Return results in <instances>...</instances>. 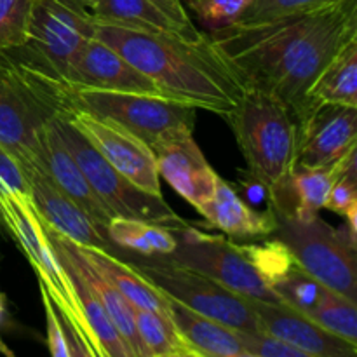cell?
<instances>
[{
	"instance_id": "cell-30",
	"label": "cell",
	"mask_w": 357,
	"mask_h": 357,
	"mask_svg": "<svg viewBox=\"0 0 357 357\" xmlns=\"http://www.w3.org/2000/svg\"><path fill=\"white\" fill-rule=\"evenodd\" d=\"M33 2L35 0H0V51L26 44Z\"/></svg>"
},
{
	"instance_id": "cell-39",
	"label": "cell",
	"mask_w": 357,
	"mask_h": 357,
	"mask_svg": "<svg viewBox=\"0 0 357 357\" xmlns=\"http://www.w3.org/2000/svg\"><path fill=\"white\" fill-rule=\"evenodd\" d=\"M159 357H202V356L197 354V352L190 351V349H185V351L169 352V354H164V356H159Z\"/></svg>"
},
{
	"instance_id": "cell-3",
	"label": "cell",
	"mask_w": 357,
	"mask_h": 357,
	"mask_svg": "<svg viewBox=\"0 0 357 357\" xmlns=\"http://www.w3.org/2000/svg\"><path fill=\"white\" fill-rule=\"evenodd\" d=\"M73 108L72 86L24 45L0 51V146L21 169L47 171L45 126Z\"/></svg>"
},
{
	"instance_id": "cell-15",
	"label": "cell",
	"mask_w": 357,
	"mask_h": 357,
	"mask_svg": "<svg viewBox=\"0 0 357 357\" xmlns=\"http://www.w3.org/2000/svg\"><path fill=\"white\" fill-rule=\"evenodd\" d=\"M357 149V108L317 105L298 128L296 166L321 169Z\"/></svg>"
},
{
	"instance_id": "cell-25",
	"label": "cell",
	"mask_w": 357,
	"mask_h": 357,
	"mask_svg": "<svg viewBox=\"0 0 357 357\" xmlns=\"http://www.w3.org/2000/svg\"><path fill=\"white\" fill-rule=\"evenodd\" d=\"M107 237L122 251L146 258L167 257L176 250L178 244L173 230L122 216H114L108 222Z\"/></svg>"
},
{
	"instance_id": "cell-12",
	"label": "cell",
	"mask_w": 357,
	"mask_h": 357,
	"mask_svg": "<svg viewBox=\"0 0 357 357\" xmlns=\"http://www.w3.org/2000/svg\"><path fill=\"white\" fill-rule=\"evenodd\" d=\"M63 117L68 119L96 152L122 176L149 194L162 195L155 155L146 143L126 131L117 122L98 117L82 108L75 107L72 114Z\"/></svg>"
},
{
	"instance_id": "cell-7",
	"label": "cell",
	"mask_w": 357,
	"mask_h": 357,
	"mask_svg": "<svg viewBox=\"0 0 357 357\" xmlns=\"http://www.w3.org/2000/svg\"><path fill=\"white\" fill-rule=\"evenodd\" d=\"M54 124L94 194L112 215L142 220L169 230H178L187 225L167 206L162 195H152L142 190L128 178L122 176L117 169H114L68 119L56 117Z\"/></svg>"
},
{
	"instance_id": "cell-28",
	"label": "cell",
	"mask_w": 357,
	"mask_h": 357,
	"mask_svg": "<svg viewBox=\"0 0 357 357\" xmlns=\"http://www.w3.org/2000/svg\"><path fill=\"white\" fill-rule=\"evenodd\" d=\"M271 289L282 303L300 310L302 314H307L316 305L323 286L316 279L310 278L305 271H302L296 261H293L271 282Z\"/></svg>"
},
{
	"instance_id": "cell-35",
	"label": "cell",
	"mask_w": 357,
	"mask_h": 357,
	"mask_svg": "<svg viewBox=\"0 0 357 357\" xmlns=\"http://www.w3.org/2000/svg\"><path fill=\"white\" fill-rule=\"evenodd\" d=\"M0 185L13 192V194L31 197L30 185L24 178L23 169L16 162V159L9 155L2 146H0Z\"/></svg>"
},
{
	"instance_id": "cell-9",
	"label": "cell",
	"mask_w": 357,
	"mask_h": 357,
	"mask_svg": "<svg viewBox=\"0 0 357 357\" xmlns=\"http://www.w3.org/2000/svg\"><path fill=\"white\" fill-rule=\"evenodd\" d=\"M128 264H131V267L150 284L155 286L160 293L176 300L194 312L243 333L260 331L251 300L230 291L220 282L199 272L164 264L153 258H149L146 264H142L132 257Z\"/></svg>"
},
{
	"instance_id": "cell-32",
	"label": "cell",
	"mask_w": 357,
	"mask_h": 357,
	"mask_svg": "<svg viewBox=\"0 0 357 357\" xmlns=\"http://www.w3.org/2000/svg\"><path fill=\"white\" fill-rule=\"evenodd\" d=\"M253 0H194L185 6L202 24L211 30L230 26Z\"/></svg>"
},
{
	"instance_id": "cell-36",
	"label": "cell",
	"mask_w": 357,
	"mask_h": 357,
	"mask_svg": "<svg viewBox=\"0 0 357 357\" xmlns=\"http://www.w3.org/2000/svg\"><path fill=\"white\" fill-rule=\"evenodd\" d=\"M61 324H63V331H65V337L66 342H68V347H70V356L72 357H96L94 352L91 351L89 345L86 344L82 337H80L79 331L72 326L66 319L61 317Z\"/></svg>"
},
{
	"instance_id": "cell-42",
	"label": "cell",
	"mask_w": 357,
	"mask_h": 357,
	"mask_svg": "<svg viewBox=\"0 0 357 357\" xmlns=\"http://www.w3.org/2000/svg\"><path fill=\"white\" fill-rule=\"evenodd\" d=\"M181 2H183V6H187L188 2H194V0H181Z\"/></svg>"
},
{
	"instance_id": "cell-20",
	"label": "cell",
	"mask_w": 357,
	"mask_h": 357,
	"mask_svg": "<svg viewBox=\"0 0 357 357\" xmlns=\"http://www.w3.org/2000/svg\"><path fill=\"white\" fill-rule=\"evenodd\" d=\"M354 159H357V149L349 152L340 162L330 167L307 169V167L296 166L289 174L282 197L279 199L278 204L271 208L278 213L295 216L300 222H310L317 218L321 209H324L333 183L344 173L349 162Z\"/></svg>"
},
{
	"instance_id": "cell-5",
	"label": "cell",
	"mask_w": 357,
	"mask_h": 357,
	"mask_svg": "<svg viewBox=\"0 0 357 357\" xmlns=\"http://www.w3.org/2000/svg\"><path fill=\"white\" fill-rule=\"evenodd\" d=\"M275 213V239L281 241L302 271L357 303L356 241L345 230L328 225L323 218L300 222L286 213Z\"/></svg>"
},
{
	"instance_id": "cell-34",
	"label": "cell",
	"mask_w": 357,
	"mask_h": 357,
	"mask_svg": "<svg viewBox=\"0 0 357 357\" xmlns=\"http://www.w3.org/2000/svg\"><path fill=\"white\" fill-rule=\"evenodd\" d=\"M40 284V282H38ZM40 296L42 305L45 312V331H47V347L51 352V357H72L70 356L68 342H66L65 331H63L61 316L56 310L47 289L40 284Z\"/></svg>"
},
{
	"instance_id": "cell-43",
	"label": "cell",
	"mask_w": 357,
	"mask_h": 357,
	"mask_svg": "<svg viewBox=\"0 0 357 357\" xmlns=\"http://www.w3.org/2000/svg\"><path fill=\"white\" fill-rule=\"evenodd\" d=\"M96 357H107V356H96Z\"/></svg>"
},
{
	"instance_id": "cell-40",
	"label": "cell",
	"mask_w": 357,
	"mask_h": 357,
	"mask_svg": "<svg viewBox=\"0 0 357 357\" xmlns=\"http://www.w3.org/2000/svg\"><path fill=\"white\" fill-rule=\"evenodd\" d=\"M79 2H80V3H82V6H86V7H87V9H89V10H93V9H94V7H96V6H98V3H100V2H101V0H79Z\"/></svg>"
},
{
	"instance_id": "cell-18",
	"label": "cell",
	"mask_w": 357,
	"mask_h": 357,
	"mask_svg": "<svg viewBox=\"0 0 357 357\" xmlns=\"http://www.w3.org/2000/svg\"><path fill=\"white\" fill-rule=\"evenodd\" d=\"M44 150H45V167L49 176L56 185L89 216L91 222L107 236V225L114 215L105 208L103 202L98 199L89 181L84 176L82 169L75 162L65 142L56 129L54 119L47 122L44 131Z\"/></svg>"
},
{
	"instance_id": "cell-6",
	"label": "cell",
	"mask_w": 357,
	"mask_h": 357,
	"mask_svg": "<svg viewBox=\"0 0 357 357\" xmlns=\"http://www.w3.org/2000/svg\"><path fill=\"white\" fill-rule=\"evenodd\" d=\"M173 234L178 241L176 250L153 260L199 272L251 302L282 303L253 264L244 244L209 236L188 223Z\"/></svg>"
},
{
	"instance_id": "cell-44",
	"label": "cell",
	"mask_w": 357,
	"mask_h": 357,
	"mask_svg": "<svg viewBox=\"0 0 357 357\" xmlns=\"http://www.w3.org/2000/svg\"><path fill=\"white\" fill-rule=\"evenodd\" d=\"M0 229H2V223H0Z\"/></svg>"
},
{
	"instance_id": "cell-4",
	"label": "cell",
	"mask_w": 357,
	"mask_h": 357,
	"mask_svg": "<svg viewBox=\"0 0 357 357\" xmlns=\"http://www.w3.org/2000/svg\"><path fill=\"white\" fill-rule=\"evenodd\" d=\"M225 119L250 174L278 204L296 167L298 124L281 101L253 89H244Z\"/></svg>"
},
{
	"instance_id": "cell-19",
	"label": "cell",
	"mask_w": 357,
	"mask_h": 357,
	"mask_svg": "<svg viewBox=\"0 0 357 357\" xmlns=\"http://www.w3.org/2000/svg\"><path fill=\"white\" fill-rule=\"evenodd\" d=\"M197 211L204 216L209 225L222 230L234 241L261 239L274 234L275 230L274 209L257 211L239 197L232 185L222 178H218L211 199Z\"/></svg>"
},
{
	"instance_id": "cell-26",
	"label": "cell",
	"mask_w": 357,
	"mask_h": 357,
	"mask_svg": "<svg viewBox=\"0 0 357 357\" xmlns=\"http://www.w3.org/2000/svg\"><path fill=\"white\" fill-rule=\"evenodd\" d=\"M330 333L357 345V303L323 288L316 305L305 314Z\"/></svg>"
},
{
	"instance_id": "cell-37",
	"label": "cell",
	"mask_w": 357,
	"mask_h": 357,
	"mask_svg": "<svg viewBox=\"0 0 357 357\" xmlns=\"http://www.w3.org/2000/svg\"><path fill=\"white\" fill-rule=\"evenodd\" d=\"M150 2L155 3L162 13H166L167 16H169L171 20L176 21V23L183 24V26H195V24L192 23L190 14L187 13V9H185L181 0H150Z\"/></svg>"
},
{
	"instance_id": "cell-29",
	"label": "cell",
	"mask_w": 357,
	"mask_h": 357,
	"mask_svg": "<svg viewBox=\"0 0 357 357\" xmlns=\"http://www.w3.org/2000/svg\"><path fill=\"white\" fill-rule=\"evenodd\" d=\"M342 0H253L234 24H255L326 9Z\"/></svg>"
},
{
	"instance_id": "cell-1",
	"label": "cell",
	"mask_w": 357,
	"mask_h": 357,
	"mask_svg": "<svg viewBox=\"0 0 357 357\" xmlns=\"http://www.w3.org/2000/svg\"><path fill=\"white\" fill-rule=\"evenodd\" d=\"M357 37V2L342 0L309 14L230 24L206 38L243 89L281 101L300 126L314 110L309 91L330 59Z\"/></svg>"
},
{
	"instance_id": "cell-8",
	"label": "cell",
	"mask_w": 357,
	"mask_h": 357,
	"mask_svg": "<svg viewBox=\"0 0 357 357\" xmlns=\"http://www.w3.org/2000/svg\"><path fill=\"white\" fill-rule=\"evenodd\" d=\"M0 223L28 258L38 282L47 289L56 310L79 333L86 331L79 298L72 281L58 260V255L49 243L47 230L28 195H17L0 185Z\"/></svg>"
},
{
	"instance_id": "cell-13",
	"label": "cell",
	"mask_w": 357,
	"mask_h": 357,
	"mask_svg": "<svg viewBox=\"0 0 357 357\" xmlns=\"http://www.w3.org/2000/svg\"><path fill=\"white\" fill-rule=\"evenodd\" d=\"M23 173L30 185L31 199L38 215L52 230L80 246L98 248L122 261L131 260V255L112 244V241L91 222L89 216L52 181L47 171L33 166L23 169Z\"/></svg>"
},
{
	"instance_id": "cell-27",
	"label": "cell",
	"mask_w": 357,
	"mask_h": 357,
	"mask_svg": "<svg viewBox=\"0 0 357 357\" xmlns=\"http://www.w3.org/2000/svg\"><path fill=\"white\" fill-rule=\"evenodd\" d=\"M132 317H135L139 340H142L143 347L146 349L150 357H159L169 354V352L188 349L187 344L178 335L173 321L166 314L132 307Z\"/></svg>"
},
{
	"instance_id": "cell-14",
	"label": "cell",
	"mask_w": 357,
	"mask_h": 357,
	"mask_svg": "<svg viewBox=\"0 0 357 357\" xmlns=\"http://www.w3.org/2000/svg\"><path fill=\"white\" fill-rule=\"evenodd\" d=\"M194 129H176L152 149L159 176L195 209L211 199L218 174L192 136Z\"/></svg>"
},
{
	"instance_id": "cell-23",
	"label": "cell",
	"mask_w": 357,
	"mask_h": 357,
	"mask_svg": "<svg viewBox=\"0 0 357 357\" xmlns=\"http://www.w3.org/2000/svg\"><path fill=\"white\" fill-rule=\"evenodd\" d=\"M77 250L86 258L87 264L96 268L132 307L153 310V312L167 316V302L164 293H160L143 275H139L131 267V264L119 260V258L112 257L107 251L98 250V248L77 244Z\"/></svg>"
},
{
	"instance_id": "cell-10",
	"label": "cell",
	"mask_w": 357,
	"mask_h": 357,
	"mask_svg": "<svg viewBox=\"0 0 357 357\" xmlns=\"http://www.w3.org/2000/svg\"><path fill=\"white\" fill-rule=\"evenodd\" d=\"M77 108L107 117L153 149L164 136L176 129H194L197 108L153 94L108 93L72 87Z\"/></svg>"
},
{
	"instance_id": "cell-22",
	"label": "cell",
	"mask_w": 357,
	"mask_h": 357,
	"mask_svg": "<svg viewBox=\"0 0 357 357\" xmlns=\"http://www.w3.org/2000/svg\"><path fill=\"white\" fill-rule=\"evenodd\" d=\"M166 302L167 316L190 351L202 357H227L244 351L239 331L201 316L169 296H166Z\"/></svg>"
},
{
	"instance_id": "cell-24",
	"label": "cell",
	"mask_w": 357,
	"mask_h": 357,
	"mask_svg": "<svg viewBox=\"0 0 357 357\" xmlns=\"http://www.w3.org/2000/svg\"><path fill=\"white\" fill-rule=\"evenodd\" d=\"M312 107L344 105L357 108V37L351 38L321 70L309 91Z\"/></svg>"
},
{
	"instance_id": "cell-16",
	"label": "cell",
	"mask_w": 357,
	"mask_h": 357,
	"mask_svg": "<svg viewBox=\"0 0 357 357\" xmlns=\"http://www.w3.org/2000/svg\"><path fill=\"white\" fill-rule=\"evenodd\" d=\"M65 79L70 86L79 89L162 96L159 87L145 73L98 38H91L82 45L70 63Z\"/></svg>"
},
{
	"instance_id": "cell-38",
	"label": "cell",
	"mask_w": 357,
	"mask_h": 357,
	"mask_svg": "<svg viewBox=\"0 0 357 357\" xmlns=\"http://www.w3.org/2000/svg\"><path fill=\"white\" fill-rule=\"evenodd\" d=\"M6 312H7V298H6V295L2 293V289H0V328H2L3 319H6ZM0 354H2L3 357H16V354H14V352L9 349V345L3 342L2 333H0Z\"/></svg>"
},
{
	"instance_id": "cell-11",
	"label": "cell",
	"mask_w": 357,
	"mask_h": 357,
	"mask_svg": "<svg viewBox=\"0 0 357 357\" xmlns=\"http://www.w3.org/2000/svg\"><path fill=\"white\" fill-rule=\"evenodd\" d=\"M94 31L96 21L79 0H35L24 47L65 79L72 59L94 38Z\"/></svg>"
},
{
	"instance_id": "cell-33",
	"label": "cell",
	"mask_w": 357,
	"mask_h": 357,
	"mask_svg": "<svg viewBox=\"0 0 357 357\" xmlns=\"http://www.w3.org/2000/svg\"><path fill=\"white\" fill-rule=\"evenodd\" d=\"M241 342H243L244 351L253 352L260 357H316L305 351L293 347L286 342L278 340L264 331H255V333H243L239 331Z\"/></svg>"
},
{
	"instance_id": "cell-21",
	"label": "cell",
	"mask_w": 357,
	"mask_h": 357,
	"mask_svg": "<svg viewBox=\"0 0 357 357\" xmlns=\"http://www.w3.org/2000/svg\"><path fill=\"white\" fill-rule=\"evenodd\" d=\"M94 21L153 35H174L197 42L204 37L195 26H183L171 20L150 0H101L93 10Z\"/></svg>"
},
{
	"instance_id": "cell-17",
	"label": "cell",
	"mask_w": 357,
	"mask_h": 357,
	"mask_svg": "<svg viewBox=\"0 0 357 357\" xmlns=\"http://www.w3.org/2000/svg\"><path fill=\"white\" fill-rule=\"evenodd\" d=\"M260 331L316 357H357V345L314 323L286 303L251 302Z\"/></svg>"
},
{
	"instance_id": "cell-31",
	"label": "cell",
	"mask_w": 357,
	"mask_h": 357,
	"mask_svg": "<svg viewBox=\"0 0 357 357\" xmlns=\"http://www.w3.org/2000/svg\"><path fill=\"white\" fill-rule=\"evenodd\" d=\"M357 159L349 162L328 194L324 209L337 213L347 220L349 236L356 241L357 234Z\"/></svg>"
},
{
	"instance_id": "cell-2",
	"label": "cell",
	"mask_w": 357,
	"mask_h": 357,
	"mask_svg": "<svg viewBox=\"0 0 357 357\" xmlns=\"http://www.w3.org/2000/svg\"><path fill=\"white\" fill-rule=\"evenodd\" d=\"M94 38L145 73L164 98L225 117L244 89L204 37L197 42L96 23Z\"/></svg>"
},
{
	"instance_id": "cell-41",
	"label": "cell",
	"mask_w": 357,
	"mask_h": 357,
	"mask_svg": "<svg viewBox=\"0 0 357 357\" xmlns=\"http://www.w3.org/2000/svg\"><path fill=\"white\" fill-rule=\"evenodd\" d=\"M227 357H260V356L253 354V352H248V351H243V352H237V354H232V356H227Z\"/></svg>"
}]
</instances>
